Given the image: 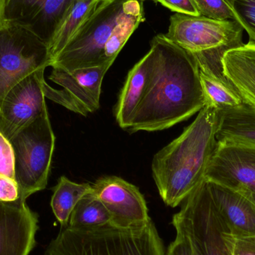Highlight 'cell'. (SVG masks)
I'll return each mask as SVG.
<instances>
[{"label":"cell","instance_id":"obj_20","mask_svg":"<svg viewBox=\"0 0 255 255\" xmlns=\"http://www.w3.org/2000/svg\"><path fill=\"white\" fill-rule=\"evenodd\" d=\"M91 190V184H77L70 181L67 177H60L58 184L53 188L50 205L61 229L68 226L70 216L75 207Z\"/></svg>","mask_w":255,"mask_h":255},{"label":"cell","instance_id":"obj_5","mask_svg":"<svg viewBox=\"0 0 255 255\" xmlns=\"http://www.w3.org/2000/svg\"><path fill=\"white\" fill-rule=\"evenodd\" d=\"M10 141L14 153L15 180L20 199L26 201L46 188L50 173L55 136L48 109Z\"/></svg>","mask_w":255,"mask_h":255},{"label":"cell","instance_id":"obj_1","mask_svg":"<svg viewBox=\"0 0 255 255\" xmlns=\"http://www.w3.org/2000/svg\"><path fill=\"white\" fill-rule=\"evenodd\" d=\"M152 72L145 97L127 131H156L187 121L205 106L194 55L164 34L153 37Z\"/></svg>","mask_w":255,"mask_h":255},{"label":"cell","instance_id":"obj_33","mask_svg":"<svg viewBox=\"0 0 255 255\" xmlns=\"http://www.w3.org/2000/svg\"><path fill=\"white\" fill-rule=\"evenodd\" d=\"M252 196H253V200H254L255 202V194H253V193H252Z\"/></svg>","mask_w":255,"mask_h":255},{"label":"cell","instance_id":"obj_4","mask_svg":"<svg viewBox=\"0 0 255 255\" xmlns=\"http://www.w3.org/2000/svg\"><path fill=\"white\" fill-rule=\"evenodd\" d=\"M172 225L191 255H229L225 234L230 232L204 180L174 214Z\"/></svg>","mask_w":255,"mask_h":255},{"label":"cell","instance_id":"obj_7","mask_svg":"<svg viewBox=\"0 0 255 255\" xmlns=\"http://www.w3.org/2000/svg\"><path fill=\"white\" fill-rule=\"evenodd\" d=\"M48 46L29 28L7 23L0 30V108L18 82L49 67Z\"/></svg>","mask_w":255,"mask_h":255},{"label":"cell","instance_id":"obj_2","mask_svg":"<svg viewBox=\"0 0 255 255\" xmlns=\"http://www.w3.org/2000/svg\"><path fill=\"white\" fill-rule=\"evenodd\" d=\"M218 111L205 105L176 139L157 151L151 172L166 206L176 208L205 180L217 148Z\"/></svg>","mask_w":255,"mask_h":255},{"label":"cell","instance_id":"obj_31","mask_svg":"<svg viewBox=\"0 0 255 255\" xmlns=\"http://www.w3.org/2000/svg\"><path fill=\"white\" fill-rule=\"evenodd\" d=\"M166 255H191V253L184 241L175 237V239L166 250Z\"/></svg>","mask_w":255,"mask_h":255},{"label":"cell","instance_id":"obj_19","mask_svg":"<svg viewBox=\"0 0 255 255\" xmlns=\"http://www.w3.org/2000/svg\"><path fill=\"white\" fill-rule=\"evenodd\" d=\"M100 0H76L48 43L49 65L91 15Z\"/></svg>","mask_w":255,"mask_h":255},{"label":"cell","instance_id":"obj_32","mask_svg":"<svg viewBox=\"0 0 255 255\" xmlns=\"http://www.w3.org/2000/svg\"><path fill=\"white\" fill-rule=\"evenodd\" d=\"M7 23L5 16V0H0V30Z\"/></svg>","mask_w":255,"mask_h":255},{"label":"cell","instance_id":"obj_9","mask_svg":"<svg viewBox=\"0 0 255 255\" xmlns=\"http://www.w3.org/2000/svg\"><path fill=\"white\" fill-rule=\"evenodd\" d=\"M112 64L78 69L67 72L53 68L49 79L61 89L43 83L45 97L82 116H88L100 109L102 84Z\"/></svg>","mask_w":255,"mask_h":255},{"label":"cell","instance_id":"obj_34","mask_svg":"<svg viewBox=\"0 0 255 255\" xmlns=\"http://www.w3.org/2000/svg\"><path fill=\"white\" fill-rule=\"evenodd\" d=\"M151 1H154V0H151Z\"/></svg>","mask_w":255,"mask_h":255},{"label":"cell","instance_id":"obj_3","mask_svg":"<svg viewBox=\"0 0 255 255\" xmlns=\"http://www.w3.org/2000/svg\"><path fill=\"white\" fill-rule=\"evenodd\" d=\"M152 220L133 228L112 224L88 229H61L44 255H166Z\"/></svg>","mask_w":255,"mask_h":255},{"label":"cell","instance_id":"obj_11","mask_svg":"<svg viewBox=\"0 0 255 255\" xmlns=\"http://www.w3.org/2000/svg\"><path fill=\"white\" fill-rule=\"evenodd\" d=\"M91 189L110 214L113 226L137 227L151 221L143 195L126 180L117 176L102 177Z\"/></svg>","mask_w":255,"mask_h":255},{"label":"cell","instance_id":"obj_17","mask_svg":"<svg viewBox=\"0 0 255 255\" xmlns=\"http://www.w3.org/2000/svg\"><path fill=\"white\" fill-rule=\"evenodd\" d=\"M218 142L255 147V110L243 105L236 109L218 112Z\"/></svg>","mask_w":255,"mask_h":255},{"label":"cell","instance_id":"obj_26","mask_svg":"<svg viewBox=\"0 0 255 255\" xmlns=\"http://www.w3.org/2000/svg\"><path fill=\"white\" fill-rule=\"evenodd\" d=\"M200 16L218 20H235L233 13L225 0H192Z\"/></svg>","mask_w":255,"mask_h":255},{"label":"cell","instance_id":"obj_13","mask_svg":"<svg viewBox=\"0 0 255 255\" xmlns=\"http://www.w3.org/2000/svg\"><path fill=\"white\" fill-rule=\"evenodd\" d=\"M37 230L38 215L26 201H0V255H29Z\"/></svg>","mask_w":255,"mask_h":255},{"label":"cell","instance_id":"obj_21","mask_svg":"<svg viewBox=\"0 0 255 255\" xmlns=\"http://www.w3.org/2000/svg\"><path fill=\"white\" fill-rule=\"evenodd\" d=\"M199 76L205 105L218 112L236 109L244 105L239 94L226 77H220L201 70Z\"/></svg>","mask_w":255,"mask_h":255},{"label":"cell","instance_id":"obj_18","mask_svg":"<svg viewBox=\"0 0 255 255\" xmlns=\"http://www.w3.org/2000/svg\"><path fill=\"white\" fill-rule=\"evenodd\" d=\"M143 1L144 0H127L119 21L105 46V64H113L130 36L145 21Z\"/></svg>","mask_w":255,"mask_h":255},{"label":"cell","instance_id":"obj_10","mask_svg":"<svg viewBox=\"0 0 255 255\" xmlns=\"http://www.w3.org/2000/svg\"><path fill=\"white\" fill-rule=\"evenodd\" d=\"M44 70L27 76L4 97L0 108V131L9 140L47 109L43 92Z\"/></svg>","mask_w":255,"mask_h":255},{"label":"cell","instance_id":"obj_25","mask_svg":"<svg viewBox=\"0 0 255 255\" xmlns=\"http://www.w3.org/2000/svg\"><path fill=\"white\" fill-rule=\"evenodd\" d=\"M233 13L235 20L245 30L250 42L255 43V0H225Z\"/></svg>","mask_w":255,"mask_h":255},{"label":"cell","instance_id":"obj_30","mask_svg":"<svg viewBox=\"0 0 255 255\" xmlns=\"http://www.w3.org/2000/svg\"><path fill=\"white\" fill-rule=\"evenodd\" d=\"M175 13L191 16H200L192 0H154Z\"/></svg>","mask_w":255,"mask_h":255},{"label":"cell","instance_id":"obj_24","mask_svg":"<svg viewBox=\"0 0 255 255\" xmlns=\"http://www.w3.org/2000/svg\"><path fill=\"white\" fill-rule=\"evenodd\" d=\"M43 0H5V16L9 23L29 28L41 7Z\"/></svg>","mask_w":255,"mask_h":255},{"label":"cell","instance_id":"obj_8","mask_svg":"<svg viewBox=\"0 0 255 255\" xmlns=\"http://www.w3.org/2000/svg\"><path fill=\"white\" fill-rule=\"evenodd\" d=\"M244 29L235 20H218L202 16L175 13L164 35L191 53L223 51L243 44Z\"/></svg>","mask_w":255,"mask_h":255},{"label":"cell","instance_id":"obj_12","mask_svg":"<svg viewBox=\"0 0 255 255\" xmlns=\"http://www.w3.org/2000/svg\"><path fill=\"white\" fill-rule=\"evenodd\" d=\"M205 179L255 194V147L217 141Z\"/></svg>","mask_w":255,"mask_h":255},{"label":"cell","instance_id":"obj_16","mask_svg":"<svg viewBox=\"0 0 255 255\" xmlns=\"http://www.w3.org/2000/svg\"><path fill=\"white\" fill-rule=\"evenodd\" d=\"M152 72V52H148L129 71L115 108V116L120 127L128 130L145 97Z\"/></svg>","mask_w":255,"mask_h":255},{"label":"cell","instance_id":"obj_29","mask_svg":"<svg viewBox=\"0 0 255 255\" xmlns=\"http://www.w3.org/2000/svg\"><path fill=\"white\" fill-rule=\"evenodd\" d=\"M20 198L19 186L16 180L0 175V201L10 202Z\"/></svg>","mask_w":255,"mask_h":255},{"label":"cell","instance_id":"obj_22","mask_svg":"<svg viewBox=\"0 0 255 255\" xmlns=\"http://www.w3.org/2000/svg\"><path fill=\"white\" fill-rule=\"evenodd\" d=\"M112 224V217L92 189L78 202L70 216L67 227L76 229H94Z\"/></svg>","mask_w":255,"mask_h":255},{"label":"cell","instance_id":"obj_14","mask_svg":"<svg viewBox=\"0 0 255 255\" xmlns=\"http://www.w3.org/2000/svg\"><path fill=\"white\" fill-rule=\"evenodd\" d=\"M208 183L217 209L231 233L236 236L255 235V202L252 193Z\"/></svg>","mask_w":255,"mask_h":255},{"label":"cell","instance_id":"obj_23","mask_svg":"<svg viewBox=\"0 0 255 255\" xmlns=\"http://www.w3.org/2000/svg\"><path fill=\"white\" fill-rule=\"evenodd\" d=\"M76 0H43L41 7L29 29L48 44Z\"/></svg>","mask_w":255,"mask_h":255},{"label":"cell","instance_id":"obj_28","mask_svg":"<svg viewBox=\"0 0 255 255\" xmlns=\"http://www.w3.org/2000/svg\"><path fill=\"white\" fill-rule=\"evenodd\" d=\"M0 175L15 179L14 153L10 141L0 131Z\"/></svg>","mask_w":255,"mask_h":255},{"label":"cell","instance_id":"obj_6","mask_svg":"<svg viewBox=\"0 0 255 255\" xmlns=\"http://www.w3.org/2000/svg\"><path fill=\"white\" fill-rule=\"evenodd\" d=\"M127 1L100 0L49 67L70 73L78 69L105 64V46L119 21Z\"/></svg>","mask_w":255,"mask_h":255},{"label":"cell","instance_id":"obj_27","mask_svg":"<svg viewBox=\"0 0 255 255\" xmlns=\"http://www.w3.org/2000/svg\"><path fill=\"white\" fill-rule=\"evenodd\" d=\"M225 241L229 255H255V235L236 236L229 232Z\"/></svg>","mask_w":255,"mask_h":255},{"label":"cell","instance_id":"obj_15","mask_svg":"<svg viewBox=\"0 0 255 255\" xmlns=\"http://www.w3.org/2000/svg\"><path fill=\"white\" fill-rule=\"evenodd\" d=\"M223 74L242 99L255 110V43L249 41L227 51L222 58Z\"/></svg>","mask_w":255,"mask_h":255}]
</instances>
